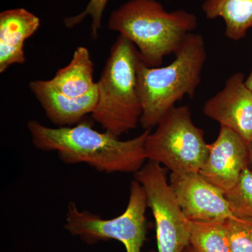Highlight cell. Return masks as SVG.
Listing matches in <instances>:
<instances>
[{"mask_svg": "<svg viewBox=\"0 0 252 252\" xmlns=\"http://www.w3.org/2000/svg\"><path fill=\"white\" fill-rule=\"evenodd\" d=\"M27 127L34 147L44 152H55L64 163H86L99 172H134L147 160L144 144L151 130L128 140L108 132L94 130L83 120L73 126L47 127L32 120Z\"/></svg>", "mask_w": 252, "mask_h": 252, "instance_id": "cell-1", "label": "cell"}, {"mask_svg": "<svg viewBox=\"0 0 252 252\" xmlns=\"http://www.w3.org/2000/svg\"><path fill=\"white\" fill-rule=\"evenodd\" d=\"M196 27L195 14L185 10L168 12L157 0H129L112 11L108 21L109 30L133 43L142 62L153 67L175 54Z\"/></svg>", "mask_w": 252, "mask_h": 252, "instance_id": "cell-2", "label": "cell"}, {"mask_svg": "<svg viewBox=\"0 0 252 252\" xmlns=\"http://www.w3.org/2000/svg\"><path fill=\"white\" fill-rule=\"evenodd\" d=\"M165 67H149L140 60L137 67L139 94L142 102L140 124L151 130L185 95L193 97L201 82L206 62L205 39L190 33Z\"/></svg>", "mask_w": 252, "mask_h": 252, "instance_id": "cell-3", "label": "cell"}, {"mask_svg": "<svg viewBox=\"0 0 252 252\" xmlns=\"http://www.w3.org/2000/svg\"><path fill=\"white\" fill-rule=\"evenodd\" d=\"M140 60L135 44L119 34L97 82V104L91 116L104 131L118 137L140 123L142 107L137 81Z\"/></svg>", "mask_w": 252, "mask_h": 252, "instance_id": "cell-4", "label": "cell"}, {"mask_svg": "<svg viewBox=\"0 0 252 252\" xmlns=\"http://www.w3.org/2000/svg\"><path fill=\"white\" fill-rule=\"evenodd\" d=\"M144 144L147 160L177 175L199 173L209 154L203 130L193 124L188 105L175 107L162 117Z\"/></svg>", "mask_w": 252, "mask_h": 252, "instance_id": "cell-5", "label": "cell"}, {"mask_svg": "<svg viewBox=\"0 0 252 252\" xmlns=\"http://www.w3.org/2000/svg\"><path fill=\"white\" fill-rule=\"evenodd\" d=\"M147 196L142 186L131 182L130 197L125 211L110 220L80 210L75 203H69L65 229L88 244L115 240L124 245L126 252H142L146 240Z\"/></svg>", "mask_w": 252, "mask_h": 252, "instance_id": "cell-6", "label": "cell"}, {"mask_svg": "<svg viewBox=\"0 0 252 252\" xmlns=\"http://www.w3.org/2000/svg\"><path fill=\"white\" fill-rule=\"evenodd\" d=\"M135 174L155 220L158 252H184L190 245L191 220L176 200L165 170L160 164L149 160Z\"/></svg>", "mask_w": 252, "mask_h": 252, "instance_id": "cell-7", "label": "cell"}, {"mask_svg": "<svg viewBox=\"0 0 252 252\" xmlns=\"http://www.w3.org/2000/svg\"><path fill=\"white\" fill-rule=\"evenodd\" d=\"M174 196L189 220H226L234 217L223 190L200 173H171L169 181Z\"/></svg>", "mask_w": 252, "mask_h": 252, "instance_id": "cell-8", "label": "cell"}, {"mask_svg": "<svg viewBox=\"0 0 252 252\" xmlns=\"http://www.w3.org/2000/svg\"><path fill=\"white\" fill-rule=\"evenodd\" d=\"M245 79L242 72L230 76L223 89L207 99L203 112L220 126L234 131L248 143L252 140V91L245 84Z\"/></svg>", "mask_w": 252, "mask_h": 252, "instance_id": "cell-9", "label": "cell"}, {"mask_svg": "<svg viewBox=\"0 0 252 252\" xmlns=\"http://www.w3.org/2000/svg\"><path fill=\"white\" fill-rule=\"evenodd\" d=\"M248 165V142L234 131L220 126L199 173L225 193L236 185Z\"/></svg>", "mask_w": 252, "mask_h": 252, "instance_id": "cell-10", "label": "cell"}, {"mask_svg": "<svg viewBox=\"0 0 252 252\" xmlns=\"http://www.w3.org/2000/svg\"><path fill=\"white\" fill-rule=\"evenodd\" d=\"M29 87L48 119L60 127L79 124L87 114H92L97 104V89L74 98L59 94L49 86L47 81H31Z\"/></svg>", "mask_w": 252, "mask_h": 252, "instance_id": "cell-11", "label": "cell"}, {"mask_svg": "<svg viewBox=\"0 0 252 252\" xmlns=\"http://www.w3.org/2000/svg\"><path fill=\"white\" fill-rule=\"evenodd\" d=\"M40 26V20L28 10L18 8L0 14V73L15 64L26 62L25 42Z\"/></svg>", "mask_w": 252, "mask_h": 252, "instance_id": "cell-12", "label": "cell"}, {"mask_svg": "<svg viewBox=\"0 0 252 252\" xmlns=\"http://www.w3.org/2000/svg\"><path fill=\"white\" fill-rule=\"evenodd\" d=\"M94 65L89 50L79 46L70 63L60 69L48 84L59 94L70 97H80L97 89L94 82Z\"/></svg>", "mask_w": 252, "mask_h": 252, "instance_id": "cell-13", "label": "cell"}, {"mask_svg": "<svg viewBox=\"0 0 252 252\" xmlns=\"http://www.w3.org/2000/svg\"><path fill=\"white\" fill-rule=\"evenodd\" d=\"M202 9L209 19L223 18L225 36L231 40L243 39L252 28V0H206Z\"/></svg>", "mask_w": 252, "mask_h": 252, "instance_id": "cell-14", "label": "cell"}, {"mask_svg": "<svg viewBox=\"0 0 252 252\" xmlns=\"http://www.w3.org/2000/svg\"><path fill=\"white\" fill-rule=\"evenodd\" d=\"M190 245L195 252H231L225 220L191 221Z\"/></svg>", "mask_w": 252, "mask_h": 252, "instance_id": "cell-15", "label": "cell"}, {"mask_svg": "<svg viewBox=\"0 0 252 252\" xmlns=\"http://www.w3.org/2000/svg\"><path fill=\"white\" fill-rule=\"evenodd\" d=\"M225 197L233 215L252 219V170L247 167Z\"/></svg>", "mask_w": 252, "mask_h": 252, "instance_id": "cell-16", "label": "cell"}, {"mask_svg": "<svg viewBox=\"0 0 252 252\" xmlns=\"http://www.w3.org/2000/svg\"><path fill=\"white\" fill-rule=\"evenodd\" d=\"M231 252H252V219L234 216L225 220Z\"/></svg>", "mask_w": 252, "mask_h": 252, "instance_id": "cell-17", "label": "cell"}, {"mask_svg": "<svg viewBox=\"0 0 252 252\" xmlns=\"http://www.w3.org/2000/svg\"><path fill=\"white\" fill-rule=\"evenodd\" d=\"M109 0H91L83 12L77 16H69L64 18V24L68 28H72L80 24L87 16H90L91 23V36L96 39L98 36L99 29L101 28L102 15Z\"/></svg>", "mask_w": 252, "mask_h": 252, "instance_id": "cell-18", "label": "cell"}, {"mask_svg": "<svg viewBox=\"0 0 252 252\" xmlns=\"http://www.w3.org/2000/svg\"><path fill=\"white\" fill-rule=\"evenodd\" d=\"M249 154V167L252 170V140L248 143Z\"/></svg>", "mask_w": 252, "mask_h": 252, "instance_id": "cell-19", "label": "cell"}, {"mask_svg": "<svg viewBox=\"0 0 252 252\" xmlns=\"http://www.w3.org/2000/svg\"><path fill=\"white\" fill-rule=\"evenodd\" d=\"M245 84L252 91V70L250 72V75L245 79Z\"/></svg>", "mask_w": 252, "mask_h": 252, "instance_id": "cell-20", "label": "cell"}, {"mask_svg": "<svg viewBox=\"0 0 252 252\" xmlns=\"http://www.w3.org/2000/svg\"><path fill=\"white\" fill-rule=\"evenodd\" d=\"M184 252H195L194 251L193 249L190 247V245H189L187 248L185 249V251Z\"/></svg>", "mask_w": 252, "mask_h": 252, "instance_id": "cell-21", "label": "cell"}]
</instances>
